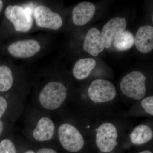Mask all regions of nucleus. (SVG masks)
I'll return each instance as SVG.
<instances>
[{
  "instance_id": "f257e3e1",
  "label": "nucleus",
  "mask_w": 153,
  "mask_h": 153,
  "mask_svg": "<svg viewBox=\"0 0 153 153\" xmlns=\"http://www.w3.org/2000/svg\"><path fill=\"white\" fill-rule=\"evenodd\" d=\"M1 26L11 24L16 32L27 33L33 27V19L31 12L19 5H7L3 12Z\"/></svg>"
},
{
  "instance_id": "f03ea898",
  "label": "nucleus",
  "mask_w": 153,
  "mask_h": 153,
  "mask_svg": "<svg viewBox=\"0 0 153 153\" xmlns=\"http://www.w3.org/2000/svg\"><path fill=\"white\" fill-rule=\"evenodd\" d=\"M67 95V88L63 83L52 81L47 83L42 88L38 99L44 108L54 110L61 106Z\"/></svg>"
},
{
  "instance_id": "7ed1b4c3",
  "label": "nucleus",
  "mask_w": 153,
  "mask_h": 153,
  "mask_svg": "<svg viewBox=\"0 0 153 153\" xmlns=\"http://www.w3.org/2000/svg\"><path fill=\"white\" fill-rule=\"evenodd\" d=\"M146 76L140 71H132L122 79L121 90L128 97L140 100L146 93Z\"/></svg>"
},
{
  "instance_id": "20e7f679",
  "label": "nucleus",
  "mask_w": 153,
  "mask_h": 153,
  "mask_svg": "<svg viewBox=\"0 0 153 153\" xmlns=\"http://www.w3.org/2000/svg\"><path fill=\"white\" fill-rule=\"evenodd\" d=\"M42 46L38 40L26 39L17 40L9 44L5 47L9 55L18 59H29L41 52Z\"/></svg>"
},
{
  "instance_id": "39448f33",
  "label": "nucleus",
  "mask_w": 153,
  "mask_h": 153,
  "mask_svg": "<svg viewBox=\"0 0 153 153\" xmlns=\"http://www.w3.org/2000/svg\"><path fill=\"white\" fill-rule=\"evenodd\" d=\"M58 137L61 146L70 152L75 153L81 150L84 145L83 137L74 126L64 123L59 127Z\"/></svg>"
},
{
  "instance_id": "423d86ee",
  "label": "nucleus",
  "mask_w": 153,
  "mask_h": 153,
  "mask_svg": "<svg viewBox=\"0 0 153 153\" xmlns=\"http://www.w3.org/2000/svg\"><path fill=\"white\" fill-rule=\"evenodd\" d=\"M33 17L37 26L42 29L59 30L63 24V19L59 14L44 5L37 6L33 11Z\"/></svg>"
},
{
  "instance_id": "0eeeda50",
  "label": "nucleus",
  "mask_w": 153,
  "mask_h": 153,
  "mask_svg": "<svg viewBox=\"0 0 153 153\" xmlns=\"http://www.w3.org/2000/svg\"><path fill=\"white\" fill-rule=\"evenodd\" d=\"M88 95L92 101L103 103L113 100L117 95V90L110 81L105 79H95L88 88Z\"/></svg>"
},
{
  "instance_id": "6e6552de",
  "label": "nucleus",
  "mask_w": 153,
  "mask_h": 153,
  "mask_svg": "<svg viewBox=\"0 0 153 153\" xmlns=\"http://www.w3.org/2000/svg\"><path fill=\"white\" fill-rule=\"evenodd\" d=\"M96 143L101 152H109L118 144L117 130L112 123L102 124L96 129Z\"/></svg>"
},
{
  "instance_id": "1a4fd4ad",
  "label": "nucleus",
  "mask_w": 153,
  "mask_h": 153,
  "mask_svg": "<svg viewBox=\"0 0 153 153\" xmlns=\"http://www.w3.org/2000/svg\"><path fill=\"white\" fill-rule=\"evenodd\" d=\"M126 26V21L124 18L115 17L107 22L101 32L105 48H109L111 47L115 36L125 31Z\"/></svg>"
},
{
  "instance_id": "9d476101",
  "label": "nucleus",
  "mask_w": 153,
  "mask_h": 153,
  "mask_svg": "<svg viewBox=\"0 0 153 153\" xmlns=\"http://www.w3.org/2000/svg\"><path fill=\"white\" fill-rule=\"evenodd\" d=\"M82 48L84 50L94 57L98 56L104 50L101 32L96 28L88 30L83 42Z\"/></svg>"
},
{
  "instance_id": "9b49d317",
  "label": "nucleus",
  "mask_w": 153,
  "mask_h": 153,
  "mask_svg": "<svg viewBox=\"0 0 153 153\" xmlns=\"http://www.w3.org/2000/svg\"><path fill=\"white\" fill-rule=\"evenodd\" d=\"M96 7L92 3L82 2L74 7L72 12L73 24L77 26L86 25L95 13Z\"/></svg>"
},
{
  "instance_id": "f8f14e48",
  "label": "nucleus",
  "mask_w": 153,
  "mask_h": 153,
  "mask_svg": "<svg viewBox=\"0 0 153 153\" xmlns=\"http://www.w3.org/2000/svg\"><path fill=\"white\" fill-rule=\"evenodd\" d=\"M137 49L141 53L146 54L153 49V27L144 26L139 29L134 38Z\"/></svg>"
},
{
  "instance_id": "ddd939ff",
  "label": "nucleus",
  "mask_w": 153,
  "mask_h": 153,
  "mask_svg": "<svg viewBox=\"0 0 153 153\" xmlns=\"http://www.w3.org/2000/svg\"><path fill=\"white\" fill-rule=\"evenodd\" d=\"M55 131L53 121L48 117L41 118L33 130V137L37 141L46 142L52 139Z\"/></svg>"
},
{
  "instance_id": "4468645a",
  "label": "nucleus",
  "mask_w": 153,
  "mask_h": 153,
  "mask_svg": "<svg viewBox=\"0 0 153 153\" xmlns=\"http://www.w3.org/2000/svg\"><path fill=\"white\" fill-rule=\"evenodd\" d=\"M96 61L92 58L79 59L74 64L72 74L76 79L82 80L86 79L95 68Z\"/></svg>"
},
{
  "instance_id": "2eb2a0df",
  "label": "nucleus",
  "mask_w": 153,
  "mask_h": 153,
  "mask_svg": "<svg viewBox=\"0 0 153 153\" xmlns=\"http://www.w3.org/2000/svg\"><path fill=\"white\" fill-rule=\"evenodd\" d=\"M13 69L9 63L0 60V94L10 90L14 84Z\"/></svg>"
},
{
  "instance_id": "dca6fc26",
  "label": "nucleus",
  "mask_w": 153,
  "mask_h": 153,
  "mask_svg": "<svg viewBox=\"0 0 153 153\" xmlns=\"http://www.w3.org/2000/svg\"><path fill=\"white\" fill-rule=\"evenodd\" d=\"M130 137L131 143L134 144L142 145L153 138V133L149 126L140 125L134 128Z\"/></svg>"
},
{
  "instance_id": "f3484780",
  "label": "nucleus",
  "mask_w": 153,
  "mask_h": 153,
  "mask_svg": "<svg viewBox=\"0 0 153 153\" xmlns=\"http://www.w3.org/2000/svg\"><path fill=\"white\" fill-rule=\"evenodd\" d=\"M112 44L118 51H126L133 47L134 37L130 32L125 30L115 36Z\"/></svg>"
},
{
  "instance_id": "a211bd4d",
  "label": "nucleus",
  "mask_w": 153,
  "mask_h": 153,
  "mask_svg": "<svg viewBox=\"0 0 153 153\" xmlns=\"http://www.w3.org/2000/svg\"><path fill=\"white\" fill-rule=\"evenodd\" d=\"M0 153H17L14 143L8 138H5L0 141Z\"/></svg>"
},
{
  "instance_id": "6ab92c4d",
  "label": "nucleus",
  "mask_w": 153,
  "mask_h": 153,
  "mask_svg": "<svg viewBox=\"0 0 153 153\" xmlns=\"http://www.w3.org/2000/svg\"><path fill=\"white\" fill-rule=\"evenodd\" d=\"M141 105L148 114L153 115V97H148L143 100Z\"/></svg>"
},
{
  "instance_id": "aec40b11",
  "label": "nucleus",
  "mask_w": 153,
  "mask_h": 153,
  "mask_svg": "<svg viewBox=\"0 0 153 153\" xmlns=\"http://www.w3.org/2000/svg\"><path fill=\"white\" fill-rule=\"evenodd\" d=\"M7 100L2 94H0V118L5 114L8 106Z\"/></svg>"
},
{
  "instance_id": "412c9836",
  "label": "nucleus",
  "mask_w": 153,
  "mask_h": 153,
  "mask_svg": "<svg viewBox=\"0 0 153 153\" xmlns=\"http://www.w3.org/2000/svg\"><path fill=\"white\" fill-rule=\"evenodd\" d=\"M36 153H58L53 149L49 148H42L38 149Z\"/></svg>"
},
{
  "instance_id": "4be33fe9",
  "label": "nucleus",
  "mask_w": 153,
  "mask_h": 153,
  "mask_svg": "<svg viewBox=\"0 0 153 153\" xmlns=\"http://www.w3.org/2000/svg\"><path fill=\"white\" fill-rule=\"evenodd\" d=\"M7 2L5 1L0 0V16L2 15L4 10L6 6H7Z\"/></svg>"
},
{
  "instance_id": "5701e85b",
  "label": "nucleus",
  "mask_w": 153,
  "mask_h": 153,
  "mask_svg": "<svg viewBox=\"0 0 153 153\" xmlns=\"http://www.w3.org/2000/svg\"><path fill=\"white\" fill-rule=\"evenodd\" d=\"M4 129V122L2 120V119L0 118V137L2 134Z\"/></svg>"
},
{
  "instance_id": "b1692460",
  "label": "nucleus",
  "mask_w": 153,
  "mask_h": 153,
  "mask_svg": "<svg viewBox=\"0 0 153 153\" xmlns=\"http://www.w3.org/2000/svg\"><path fill=\"white\" fill-rule=\"evenodd\" d=\"M23 153H36V152H35V151L33 150L30 149L26 151V152Z\"/></svg>"
},
{
  "instance_id": "393cba45",
  "label": "nucleus",
  "mask_w": 153,
  "mask_h": 153,
  "mask_svg": "<svg viewBox=\"0 0 153 153\" xmlns=\"http://www.w3.org/2000/svg\"><path fill=\"white\" fill-rule=\"evenodd\" d=\"M139 153H152V152L149 151H143V152H140Z\"/></svg>"
},
{
  "instance_id": "a878e982",
  "label": "nucleus",
  "mask_w": 153,
  "mask_h": 153,
  "mask_svg": "<svg viewBox=\"0 0 153 153\" xmlns=\"http://www.w3.org/2000/svg\"><path fill=\"white\" fill-rule=\"evenodd\" d=\"M1 40H2L1 38V36H0V41H1Z\"/></svg>"
}]
</instances>
